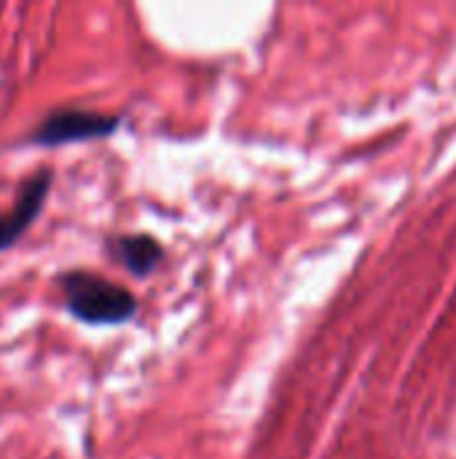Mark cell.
Here are the masks:
<instances>
[{
	"instance_id": "7a4b0ae2",
	"label": "cell",
	"mask_w": 456,
	"mask_h": 459,
	"mask_svg": "<svg viewBox=\"0 0 456 459\" xmlns=\"http://www.w3.org/2000/svg\"><path fill=\"white\" fill-rule=\"evenodd\" d=\"M121 116L94 113V110H78V108H62L48 113L32 132L30 143L35 145H65V143H81V140H97L108 137L118 129Z\"/></svg>"
},
{
	"instance_id": "277c9868",
	"label": "cell",
	"mask_w": 456,
	"mask_h": 459,
	"mask_svg": "<svg viewBox=\"0 0 456 459\" xmlns=\"http://www.w3.org/2000/svg\"><path fill=\"white\" fill-rule=\"evenodd\" d=\"M108 247L134 277L151 274L159 266L161 255H164L161 245L153 237H145V234H140V237H118Z\"/></svg>"
},
{
	"instance_id": "3957f363",
	"label": "cell",
	"mask_w": 456,
	"mask_h": 459,
	"mask_svg": "<svg viewBox=\"0 0 456 459\" xmlns=\"http://www.w3.org/2000/svg\"><path fill=\"white\" fill-rule=\"evenodd\" d=\"M48 188H51V169H38L32 178L24 180L13 204L0 215V250L11 247L30 229V223L38 218L46 202Z\"/></svg>"
},
{
	"instance_id": "6da1fadb",
	"label": "cell",
	"mask_w": 456,
	"mask_h": 459,
	"mask_svg": "<svg viewBox=\"0 0 456 459\" xmlns=\"http://www.w3.org/2000/svg\"><path fill=\"white\" fill-rule=\"evenodd\" d=\"M62 290L70 315L89 325H118L137 312V301L126 288L91 272H67Z\"/></svg>"
}]
</instances>
